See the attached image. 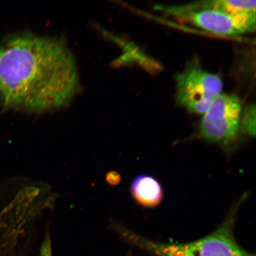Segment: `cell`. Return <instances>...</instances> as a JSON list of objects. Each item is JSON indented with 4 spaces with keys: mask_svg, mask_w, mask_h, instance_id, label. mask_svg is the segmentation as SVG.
<instances>
[{
    "mask_svg": "<svg viewBox=\"0 0 256 256\" xmlns=\"http://www.w3.org/2000/svg\"><path fill=\"white\" fill-rule=\"evenodd\" d=\"M79 88L75 57L62 39L19 34L0 46V98L5 110H60Z\"/></svg>",
    "mask_w": 256,
    "mask_h": 256,
    "instance_id": "1",
    "label": "cell"
},
{
    "mask_svg": "<svg viewBox=\"0 0 256 256\" xmlns=\"http://www.w3.org/2000/svg\"><path fill=\"white\" fill-rule=\"evenodd\" d=\"M236 214L232 211L226 222L210 234L184 243L152 241L115 222L112 223L111 228L124 241L156 256H256L236 242L233 232Z\"/></svg>",
    "mask_w": 256,
    "mask_h": 256,
    "instance_id": "2",
    "label": "cell"
},
{
    "mask_svg": "<svg viewBox=\"0 0 256 256\" xmlns=\"http://www.w3.org/2000/svg\"><path fill=\"white\" fill-rule=\"evenodd\" d=\"M176 82L178 104L196 114L206 113L223 86L218 76L206 71L196 62H191L178 74Z\"/></svg>",
    "mask_w": 256,
    "mask_h": 256,
    "instance_id": "3",
    "label": "cell"
},
{
    "mask_svg": "<svg viewBox=\"0 0 256 256\" xmlns=\"http://www.w3.org/2000/svg\"><path fill=\"white\" fill-rule=\"evenodd\" d=\"M242 110L241 100L238 96H216L204 114L200 124L201 136L212 142H232L240 129Z\"/></svg>",
    "mask_w": 256,
    "mask_h": 256,
    "instance_id": "4",
    "label": "cell"
},
{
    "mask_svg": "<svg viewBox=\"0 0 256 256\" xmlns=\"http://www.w3.org/2000/svg\"><path fill=\"white\" fill-rule=\"evenodd\" d=\"M168 11L211 33L236 36L256 30V12L232 14L212 9H190L186 6L172 8Z\"/></svg>",
    "mask_w": 256,
    "mask_h": 256,
    "instance_id": "5",
    "label": "cell"
},
{
    "mask_svg": "<svg viewBox=\"0 0 256 256\" xmlns=\"http://www.w3.org/2000/svg\"><path fill=\"white\" fill-rule=\"evenodd\" d=\"M130 192L134 200L144 207L158 206L162 200L161 184L156 179L148 175H140L134 178Z\"/></svg>",
    "mask_w": 256,
    "mask_h": 256,
    "instance_id": "6",
    "label": "cell"
},
{
    "mask_svg": "<svg viewBox=\"0 0 256 256\" xmlns=\"http://www.w3.org/2000/svg\"><path fill=\"white\" fill-rule=\"evenodd\" d=\"M240 127L248 135L254 136L256 132V108L255 104H251L242 110Z\"/></svg>",
    "mask_w": 256,
    "mask_h": 256,
    "instance_id": "7",
    "label": "cell"
},
{
    "mask_svg": "<svg viewBox=\"0 0 256 256\" xmlns=\"http://www.w3.org/2000/svg\"><path fill=\"white\" fill-rule=\"evenodd\" d=\"M40 256H53L52 240L49 230H47L44 241L40 246Z\"/></svg>",
    "mask_w": 256,
    "mask_h": 256,
    "instance_id": "8",
    "label": "cell"
},
{
    "mask_svg": "<svg viewBox=\"0 0 256 256\" xmlns=\"http://www.w3.org/2000/svg\"><path fill=\"white\" fill-rule=\"evenodd\" d=\"M105 178L107 183L112 186L119 184L122 180L121 176L116 171L108 172L106 175Z\"/></svg>",
    "mask_w": 256,
    "mask_h": 256,
    "instance_id": "9",
    "label": "cell"
},
{
    "mask_svg": "<svg viewBox=\"0 0 256 256\" xmlns=\"http://www.w3.org/2000/svg\"><path fill=\"white\" fill-rule=\"evenodd\" d=\"M124 256H132L130 254H128Z\"/></svg>",
    "mask_w": 256,
    "mask_h": 256,
    "instance_id": "10",
    "label": "cell"
}]
</instances>
